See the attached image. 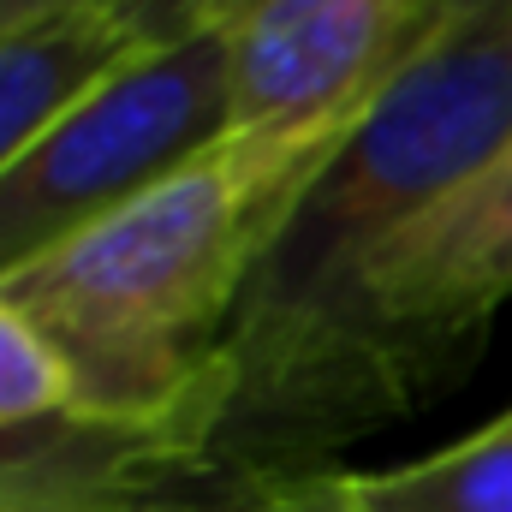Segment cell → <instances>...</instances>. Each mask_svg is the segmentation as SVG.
Masks as SVG:
<instances>
[{
  "label": "cell",
  "mask_w": 512,
  "mask_h": 512,
  "mask_svg": "<svg viewBox=\"0 0 512 512\" xmlns=\"http://www.w3.org/2000/svg\"><path fill=\"white\" fill-rule=\"evenodd\" d=\"M512 143V0L447 6L411 60L310 167L256 256L221 346L227 405L209 465H316L346 435L340 352L370 262Z\"/></svg>",
  "instance_id": "obj_1"
},
{
  "label": "cell",
  "mask_w": 512,
  "mask_h": 512,
  "mask_svg": "<svg viewBox=\"0 0 512 512\" xmlns=\"http://www.w3.org/2000/svg\"><path fill=\"white\" fill-rule=\"evenodd\" d=\"M334 143L227 131L120 215L0 280L6 304L66 364L84 417L185 429L215 453L227 328L286 203Z\"/></svg>",
  "instance_id": "obj_2"
},
{
  "label": "cell",
  "mask_w": 512,
  "mask_h": 512,
  "mask_svg": "<svg viewBox=\"0 0 512 512\" xmlns=\"http://www.w3.org/2000/svg\"><path fill=\"white\" fill-rule=\"evenodd\" d=\"M233 131L227 24L131 48L0 173V280L120 215Z\"/></svg>",
  "instance_id": "obj_3"
},
{
  "label": "cell",
  "mask_w": 512,
  "mask_h": 512,
  "mask_svg": "<svg viewBox=\"0 0 512 512\" xmlns=\"http://www.w3.org/2000/svg\"><path fill=\"white\" fill-rule=\"evenodd\" d=\"M512 298V143L358 280L340 352V423L364 429L471 358Z\"/></svg>",
  "instance_id": "obj_4"
},
{
  "label": "cell",
  "mask_w": 512,
  "mask_h": 512,
  "mask_svg": "<svg viewBox=\"0 0 512 512\" xmlns=\"http://www.w3.org/2000/svg\"><path fill=\"white\" fill-rule=\"evenodd\" d=\"M441 12L447 0H239L221 18L233 131L268 143L340 137Z\"/></svg>",
  "instance_id": "obj_5"
},
{
  "label": "cell",
  "mask_w": 512,
  "mask_h": 512,
  "mask_svg": "<svg viewBox=\"0 0 512 512\" xmlns=\"http://www.w3.org/2000/svg\"><path fill=\"white\" fill-rule=\"evenodd\" d=\"M209 471L185 429L54 417L0 435V507L18 512H155L179 477Z\"/></svg>",
  "instance_id": "obj_6"
},
{
  "label": "cell",
  "mask_w": 512,
  "mask_h": 512,
  "mask_svg": "<svg viewBox=\"0 0 512 512\" xmlns=\"http://www.w3.org/2000/svg\"><path fill=\"white\" fill-rule=\"evenodd\" d=\"M131 42L114 12H66L36 24H0V173L24 143L60 120L102 72L126 60Z\"/></svg>",
  "instance_id": "obj_7"
},
{
  "label": "cell",
  "mask_w": 512,
  "mask_h": 512,
  "mask_svg": "<svg viewBox=\"0 0 512 512\" xmlns=\"http://www.w3.org/2000/svg\"><path fill=\"white\" fill-rule=\"evenodd\" d=\"M358 512H512V411L387 471H340Z\"/></svg>",
  "instance_id": "obj_8"
},
{
  "label": "cell",
  "mask_w": 512,
  "mask_h": 512,
  "mask_svg": "<svg viewBox=\"0 0 512 512\" xmlns=\"http://www.w3.org/2000/svg\"><path fill=\"white\" fill-rule=\"evenodd\" d=\"M72 411H78V399H72L66 364L24 322V310H12L6 292H0V435L30 429V423H54V417H72Z\"/></svg>",
  "instance_id": "obj_9"
},
{
  "label": "cell",
  "mask_w": 512,
  "mask_h": 512,
  "mask_svg": "<svg viewBox=\"0 0 512 512\" xmlns=\"http://www.w3.org/2000/svg\"><path fill=\"white\" fill-rule=\"evenodd\" d=\"M203 512H358L346 495V477L328 465H286V471H251L233 477L227 495Z\"/></svg>",
  "instance_id": "obj_10"
},
{
  "label": "cell",
  "mask_w": 512,
  "mask_h": 512,
  "mask_svg": "<svg viewBox=\"0 0 512 512\" xmlns=\"http://www.w3.org/2000/svg\"><path fill=\"white\" fill-rule=\"evenodd\" d=\"M233 6H239V0H114L108 12L126 24V36L143 48V42H167V36L221 24Z\"/></svg>",
  "instance_id": "obj_11"
},
{
  "label": "cell",
  "mask_w": 512,
  "mask_h": 512,
  "mask_svg": "<svg viewBox=\"0 0 512 512\" xmlns=\"http://www.w3.org/2000/svg\"><path fill=\"white\" fill-rule=\"evenodd\" d=\"M114 0H0V24H36V18H66V12H108Z\"/></svg>",
  "instance_id": "obj_12"
},
{
  "label": "cell",
  "mask_w": 512,
  "mask_h": 512,
  "mask_svg": "<svg viewBox=\"0 0 512 512\" xmlns=\"http://www.w3.org/2000/svg\"><path fill=\"white\" fill-rule=\"evenodd\" d=\"M447 6H477V0H447Z\"/></svg>",
  "instance_id": "obj_13"
},
{
  "label": "cell",
  "mask_w": 512,
  "mask_h": 512,
  "mask_svg": "<svg viewBox=\"0 0 512 512\" xmlns=\"http://www.w3.org/2000/svg\"><path fill=\"white\" fill-rule=\"evenodd\" d=\"M0 512H18V507H0Z\"/></svg>",
  "instance_id": "obj_14"
}]
</instances>
